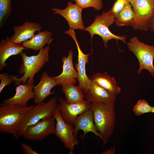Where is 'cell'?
<instances>
[{"label": "cell", "mask_w": 154, "mask_h": 154, "mask_svg": "<svg viewBox=\"0 0 154 154\" xmlns=\"http://www.w3.org/2000/svg\"><path fill=\"white\" fill-rule=\"evenodd\" d=\"M115 101L91 103L90 109L93 113L94 125L102 137L104 144L108 142L114 131L116 120Z\"/></svg>", "instance_id": "obj_1"}, {"label": "cell", "mask_w": 154, "mask_h": 154, "mask_svg": "<svg viewBox=\"0 0 154 154\" xmlns=\"http://www.w3.org/2000/svg\"><path fill=\"white\" fill-rule=\"evenodd\" d=\"M34 106L0 104V131L11 134L18 139V131L22 121Z\"/></svg>", "instance_id": "obj_2"}, {"label": "cell", "mask_w": 154, "mask_h": 154, "mask_svg": "<svg viewBox=\"0 0 154 154\" xmlns=\"http://www.w3.org/2000/svg\"><path fill=\"white\" fill-rule=\"evenodd\" d=\"M49 45L39 50L38 53L35 55L28 56L22 51L20 54L22 63L19 68V73L23 74L19 78L13 75L15 84L19 85L21 82L25 84L27 80L34 82L35 75L38 72L49 60Z\"/></svg>", "instance_id": "obj_3"}, {"label": "cell", "mask_w": 154, "mask_h": 154, "mask_svg": "<svg viewBox=\"0 0 154 154\" xmlns=\"http://www.w3.org/2000/svg\"><path fill=\"white\" fill-rule=\"evenodd\" d=\"M115 17L108 12H103L100 15H97L93 22L89 26L85 28L84 31H88L92 38L94 35L101 37L104 42V46L107 47L108 41L112 39L121 40L126 43V35L118 36L113 34L109 30V27L115 22Z\"/></svg>", "instance_id": "obj_4"}, {"label": "cell", "mask_w": 154, "mask_h": 154, "mask_svg": "<svg viewBox=\"0 0 154 154\" xmlns=\"http://www.w3.org/2000/svg\"><path fill=\"white\" fill-rule=\"evenodd\" d=\"M57 102L56 98L54 97L47 102H43L34 106L23 119L18 131L19 136H23L29 127L45 117L53 116L57 108Z\"/></svg>", "instance_id": "obj_5"}, {"label": "cell", "mask_w": 154, "mask_h": 154, "mask_svg": "<svg viewBox=\"0 0 154 154\" xmlns=\"http://www.w3.org/2000/svg\"><path fill=\"white\" fill-rule=\"evenodd\" d=\"M127 44L129 50L138 60L139 64L138 74H139L143 70L146 69L154 77V45L142 42L136 37L131 38Z\"/></svg>", "instance_id": "obj_6"}, {"label": "cell", "mask_w": 154, "mask_h": 154, "mask_svg": "<svg viewBox=\"0 0 154 154\" xmlns=\"http://www.w3.org/2000/svg\"><path fill=\"white\" fill-rule=\"evenodd\" d=\"M132 7L133 29L148 31L154 17V0H135Z\"/></svg>", "instance_id": "obj_7"}, {"label": "cell", "mask_w": 154, "mask_h": 154, "mask_svg": "<svg viewBox=\"0 0 154 154\" xmlns=\"http://www.w3.org/2000/svg\"><path fill=\"white\" fill-rule=\"evenodd\" d=\"M53 116L56 121L54 134L60 139L65 147L70 150L69 154H73L75 146L79 143L74 135V127L64 121L57 108Z\"/></svg>", "instance_id": "obj_8"}, {"label": "cell", "mask_w": 154, "mask_h": 154, "mask_svg": "<svg viewBox=\"0 0 154 154\" xmlns=\"http://www.w3.org/2000/svg\"><path fill=\"white\" fill-rule=\"evenodd\" d=\"M58 100L57 108L62 117L68 124L74 127L77 117L86 111L90 109L91 103L87 100L79 103H69L61 97Z\"/></svg>", "instance_id": "obj_9"}, {"label": "cell", "mask_w": 154, "mask_h": 154, "mask_svg": "<svg viewBox=\"0 0 154 154\" xmlns=\"http://www.w3.org/2000/svg\"><path fill=\"white\" fill-rule=\"evenodd\" d=\"M55 121L54 116L45 117L35 125L29 127L23 136L30 141H41L50 135L54 134Z\"/></svg>", "instance_id": "obj_10"}, {"label": "cell", "mask_w": 154, "mask_h": 154, "mask_svg": "<svg viewBox=\"0 0 154 154\" xmlns=\"http://www.w3.org/2000/svg\"><path fill=\"white\" fill-rule=\"evenodd\" d=\"M70 35L75 42L78 51V62L75 64V68L77 72V79L79 82V86L85 92L88 89L90 80L86 73V66L88 62V57L90 53L86 54L83 53L80 49L76 39L74 29H70L65 32Z\"/></svg>", "instance_id": "obj_11"}, {"label": "cell", "mask_w": 154, "mask_h": 154, "mask_svg": "<svg viewBox=\"0 0 154 154\" xmlns=\"http://www.w3.org/2000/svg\"><path fill=\"white\" fill-rule=\"evenodd\" d=\"M83 9L76 4L69 2L67 7L61 9L55 7L51 9L55 14H59L67 21L70 29L84 30L85 28L82 18Z\"/></svg>", "instance_id": "obj_12"}, {"label": "cell", "mask_w": 154, "mask_h": 154, "mask_svg": "<svg viewBox=\"0 0 154 154\" xmlns=\"http://www.w3.org/2000/svg\"><path fill=\"white\" fill-rule=\"evenodd\" d=\"M34 82L27 80L25 84L19 85L15 89V95L11 98L4 100L3 103L27 106L28 102L31 99H35V97L33 91Z\"/></svg>", "instance_id": "obj_13"}, {"label": "cell", "mask_w": 154, "mask_h": 154, "mask_svg": "<svg viewBox=\"0 0 154 154\" xmlns=\"http://www.w3.org/2000/svg\"><path fill=\"white\" fill-rule=\"evenodd\" d=\"M73 50H69L67 57L62 58L63 62L62 71L60 74L56 76H52L58 85L67 84H75L76 82L78 73L74 67L73 62Z\"/></svg>", "instance_id": "obj_14"}, {"label": "cell", "mask_w": 154, "mask_h": 154, "mask_svg": "<svg viewBox=\"0 0 154 154\" xmlns=\"http://www.w3.org/2000/svg\"><path fill=\"white\" fill-rule=\"evenodd\" d=\"M84 93V98L91 103H107L115 101L116 96L97 83L90 80Z\"/></svg>", "instance_id": "obj_15"}, {"label": "cell", "mask_w": 154, "mask_h": 154, "mask_svg": "<svg viewBox=\"0 0 154 154\" xmlns=\"http://www.w3.org/2000/svg\"><path fill=\"white\" fill-rule=\"evenodd\" d=\"M41 25L35 22L26 21L22 25L14 26V34L11 37V40L16 44H21L32 37L37 31L39 32Z\"/></svg>", "instance_id": "obj_16"}, {"label": "cell", "mask_w": 154, "mask_h": 154, "mask_svg": "<svg viewBox=\"0 0 154 154\" xmlns=\"http://www.w3.org/2000/svg\"><path fill=\"white\" fill-rule=\"evenodd\" d=\"M58 85L55 80L49 76L46 72H44L41 76L39 83L34 86L33 91L35 96L34 103L37 104L41 103L48 96L54 93L51 91L52 88Z\"/></svg>", "instance_id": "obj_17"}, {"label": "cell", "mask_w": 154, "mask_h": 154, "mask_svg": "<svg viewBox=\"0 0 154 154\" xmlns=\"http://www.w3.org/2000/svg\"><path fill=\"white\" fill-rule=\"evenodd\" d=\"M80 130L83 131L82 138L87 133L91 132L100 137L102 140V139L101 135L95 127L93 113L91 109L79 116L76 119L74 127V133L76 138L78 132Z\"/></svg>", "instance_id": "obj_18"}, {"label": "cell", "mask_w": 154, "mask_h": 154, "mask_svg": "<svg viewBox=\"0 0 154 154\" xmlns=\"http://www.w3.org/2000/svg\"><path fill=\"white\" fill-rule=\"evenodd\" d=\"M26 49L22 44L13 42L8 37L2 39L0 42V71L7 66L6 61L9 57L20 54Z\"/></svg>", "instance_id": "obj_19"}, {"label": "cell", "mask_w": 154, "mask_h": 154, "mask_svg": "<svg viewBox=\"0 0 154 154\" xmlns=\"http://www.w3.org/2000/svg\"><path fill=\"white\" fill-rule=\"evenodd\" d=\"M90 80L107 90L116 96L121 90L117 84L115 78L110 76L107 72H99L89 77Z\"/></svg>", "instance_id": "obj_20"}, {"label": "cell", "mask_w": 154, "mask_h": 154, "mask_svg": "<svg viewBox=\"0 0 154 154\" xmlns=\"http://www.w3.org/2000/svg\"><path fill=\"white\" fill-rule=\"evenodd\" d=\"M50 31H39L30 39L23 42L22 44L27 49H30L37 51L43 48L46 44L50 45L53 39Z\"/></svg>", "instance_id": "obj_21"}, {"label": "cell", "mask_w": 154, "mask_h": 154, "mask_svg": "<svg viewBox=\"0 0 154 154\" xmlns=\"http://www.w3.org/2000/svg\"><path fill=\"white\" fill-rule=\"evenodd\" d=\"M62 90L65 95L66 101L69 103L82 102L85 100L83 90L78 85L67 84L62 85Z\"/></svg>", "instance_id": "obj_22"}, {"label": "cell", "mask_w": 154, "mask_h": 154, "mask_svg": "<svg viewBox=\"0 0 154 154\" xmlns=\"http://www.w3.org/2000/svg\"><path fill=\"white\" fill-rule=\"evenodd\" d=\"M134 17L132 6L129 2L116 17L114 22L116 25L119 27L131 26Z\"/></svg>", "instance_id": "obj_23"}, {"label": "cell", "mask_w": 154, "mask_h": 154, "mask_svg": "<svg viewBox=\"0 0 154 154\" xmlns=\"http://www.w3.org/2000/svg\"><path fill=\"white\" fill-rule=\"evenodd\" d=\"M11 0H0V28L1 29L12 12Z\"/></svg>", "instance_id": "obj_24"}, {"label": "cell", "mask_w": 154, "mask_h": 154, "mask_svg": "<svg viewBox=\"0 0 154 154\" xmlns=\"http://www.w3.org/2000/svg\"><path fill=\"white\" fill-rule=\"evenodd\" d=\"M152 106H151L146 100H139L134 106L133 111L136 116H139L151 112Z\"/></svg>", "instance_id": "obj_25"}, {"label": "cell", "mask_w": 154, "mask_h": 154, "mask_svg": "<svg viewBox=\"0 0 154 154\" xmlns=\"http://www.w3.org/2000/svg\"><path fill=\"white\" fill-rule=\"evenodd\" d=\"M76 5L83 9L92 7L95 10H100L103 7L102 0H74Z\"/></svg>", "instance_id": "obj_26"}, {"label": "cell", "mask_w": 154, "mask_h": 154, "mask_svg": "<svg viewBox=\"0 0 154 154\" xmlns=\"http://www.w3.org/2000/svg\"><path fill=\"white\" fill-rule=\"evenodd\" d=\"M129 2L128 0H116L111 9L108 11L112 14L115 17L124 8L127 3Z\"/></svg>", "instance_id": "obj_27"}, {"label": "cell", "mask_w": 154, "mask_h": 154, "mask_svg": "<svg viewBox=\"0 0 154 154\" xmlns=\"http://www.w3.org/2000/svg\"><path fill=\"white\" fill-rule=\"evenodd\" d=\"M0 80H1L0 84V93L1 92L5 86L10 84L14 81L13 75L10 76L7 73L0 74Z\"/></svg>", "instance_id": "obj_28"}, {"label": "cell", "mask_w": 154, "mask_h": 154, "mask_svg": "<svg viewBox=\"0 0 154 154\" xmlns=\"http://www.w3.org/2000/svg\"><path fill=\"white\" fill-rule=\"evenodd\" d=\"M21 146L24 153L25 154H38L36 151L33 150L31 146L24 143H20Z\"/></svg>", "instance_id": "obj_29"}, {"label": "cell", "mask_w": 154, "mask_h": 154, "mask_svg": "<svg viewBox=\"0 0 154 154\" xmlns=\"http://www.w3.org/2000/svg\"><path fill=\"white\" fill-rule=\"evenodd\" d=\"M116 148L115 147H112L110 149H106L105 151L102 152V154H113L115 151Z\"/></svg>", "instance_id": "obj_30"}, {"label": "cell", "mask_w": 154, "mask_h": 154, "mask_svg": "<svg viewBox=\"0 0 154 154\" xmlns=\"http://www.w3.org/2000/svg\"><path fill=\"white\" fill-rule=\"evenodd\" d=\"M150 29L151 31H153L154 30V17L153 18L151 23L150 26Z\"/></svg>", "instance_id": "obj_31"}, {"label": "cell", "mask_w": 154, "mask_h": 154, "mask_svg": "<svg viewBox=\"0 0 154 154\" xmlns=\"http://www.w3.org/2000/svg\"><path fill=\"white\" fill-rule=\"evenodd\" d=\"M130 3L131 5L132 6V7L134 3L135 2V0H128Z\"/></svg>", "instance_id": "obj_32"}, {"label": "cell", "mask_w": 154, "mask_h": 154, "mask_svg": "<svg viewBox=\"0 0 154 154\" xmlns=\"http://www.w3.org/2000/svg\"><path fill=\"white\" fill-rule=\"evenodd\" d=\"M151 112L154 113V106L152 107V109Z\"/></svg>", "instance_id": "obj_33"}]
</instances>
